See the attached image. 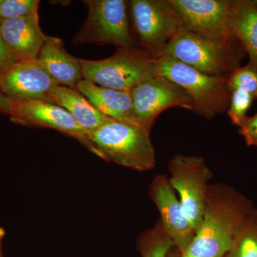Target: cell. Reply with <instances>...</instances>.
I'll list each match as a JSON object with an SVG mask.
<instances>
[{
	"instance_id": "2",
	"label": "cell",
	"mask_w": 257,
	"mask_h": 257,
	"mask_svg": "<svg viewBox=\"0 0 257 257\" xmlns=\"http://www.w3.org/2000/svg\"><path fill=\"white\" fill-rule=\"evenodd\" d=\"M150 131L139 123L111 119L89 135V138L96 149V156L144 172L156 165Z\"/></svg>"
},
{
	"instance_id": "10",
	"label": "cell",
	"mask_w": 257,
	"mask_h": 257,
	"mask_svg": "<svg viewBox=\"0 0 257 257\" xmlns=\"http://www.w3.org/2000/svg\"><path fill=\"white\" fill-rule=\"evenodd\" d=\"M58 86L38 59L15 62L0 73V92L15 102L54 103Z\"/></svg>"
},
{
	"instance_id": "26",
	"label": "cell",
	"mask_w": 257,
	"mask_h": 257,
	"mask_svg": "<svg viewBox=\"0 0 257 257\" xmlns=\"http://www.w3.org/2000/svg\"><path fill=\"white\" fill-rule=\"evenodd\" d=\"M15 104L14 101L0 92V112L5 113L10 116L14 112Z\"/></svg>"
},
{
	"instance_id": "8",
	"label": "cell",
	"mask_w": 257,
	"mask_h": 257,
	"mask_svg": "<svg viewBox=\"0 0 257 257\" xmlns=\"http://www.w3.org/2000/svg\"><path fill=\"white\" fill-rule=\"evenodd\" d=\"M182 28L193 34L226 45L239 40L233 30V3L227 0H170Z\"/></svg>"
},
{
	"instance_id": "28",
	"label": "cell",
	"mask_w": 257,
	"mask_h": 257,
	"mask_svg": "<svg viewBox=\"0 0 257 257\" xmlns=\"http://www.w3.org/2000/svg\"><path fill=\"white\" fill-rule=\"evenodd\" d=\"M5 231L3 228L0 227V257H3V251H2V242L4 239Z\"/></svg>"
},
{
	"instance_id": "3",
	"label": "cell",
	"mask_w": 257,
	"mask_h": 257,
	"mask_svg": "<svg viewBox=\"0 0 257 257\" xmlns=\"http://www.w3.org/2000/svg\"><path fill=\"white\" fill-rule=\"evenodd\" d=\"M157 76L165 77L183 89L192 99L194 112L212 119L229 105L228 78L211 77L166 56L155 57Z\"/></svg>"
},
{
	"instance_id": "30",
	"label": "cell",
	"mask_w": 257,
	"mask_h": 257,
	"mask_svg": "<svg viewBox=\"0 0 257 257\" xmlns=\"http://www.w3.org/2000/svg\"><path fill=\"white\" fill-rule=\"evenodd\" d=\"M256 3H257V1H256Z\"/></svg>"
},
{
	"instance_id": "27",
	"label": "cell",
	"mask_w": 257,
	"mask_h": 257,
	"mask_svg": "<svg viewBox=\"0 0 257 257\" xmlns=\"http://www.w3.org/2000/svg\"><path fill=\"white\" fill-rule=\"evenodd\" d=\"M166 257H182V254L175 246H173L167 253Z\"/></svg>"
},
{
	"instance_id": "25",
	"label": "cell",
	"mask_w": 257,
	"mask_h": 257,
	"mask_svg": "<svg viewBox=\"0 0 257 257\" xmlns=\"http://www.w3.org/2000/svg\"><path fill=\"white\" fill-rule=\"evenodd\" d=\"M1 22L2 20H0V25ZM15 62L16 61L3 41L0 31V73L9 68L10 66L13 65Z\"/></svg>"
},
{
	"instance_id": "24",
	"label": "cell",
	"mask_w": 257,
	"mask_h": 257,
	"mask_svg": "<svg viewBox=\"0 0 257 257\" xmlns=\"http://www.w3.org/2000/svg\"><path fill=\"white\" fill-rule=\"evenodd\" d=\"M239 133L245 139L248 146H253L257 140V114L245 119L239 127Z\"/></svg>"
},
{
	"instance_id": "12",
	"label": "cell",
	"mask_w": 257,
	"mask_h": 257,
	"mask_svg": "<svg viewBox=\"0 0 257 257\" xmlns=\"http://www.w3.org/2000/svg\"><path fill=\"white\" fill-rule=\"evenodd\" d=\"M15 103L14 112L10 116L13 122L24 126L53 128L75 139L89 151L96 155L97 154L87 134L62 106L40 101Z\"/></svg>"
},
{
	"instance_id": "21",
	"label": "cell",
	"mask_w": 257,
	"mask_h": 257,
	"mask_svg": "<svg viewBox=\"0 0 257 257\" xmlns=\"http://www.w3.org/2000/svg\"><path fill=\"white\" fill-rule=\"evenodd\" d=\"M227 88L230 93L241 90L257 99V71L249 64L239 67L228 78Z\"/></svg>"
},
{
	"instance_id": "14",
	"label": "cell",
	"mask_w": 257,
	"mask_h": 257,
	"mask_svg": "<svg viewBox=\"0 0 257 257\" xmlns=\"http://www.w3.org/2000/svg\"><path fill=\"white\" fill-rule=\"evenodd\" d=\"M2 37L16 62L37 60L47 35L37 16L2 20Z\"/></svg>"
},
{
	"instance_id": "19",
	"label": "cell",
	"mask_w": 257,
	"mask_h": 257,
	"mask_svg": "<svg viewBox=\"0 0 257 257\" xmlns=\"http://www.w3.org/2000/svg\"><path fill=\"white\" fill-rule=\"evenodd\" d=\"M224 257H257V209L248 214Z\"/></svg>"
},
{
	"instance_id": "17",
	"label": "cell",
	"mask_w": 257,
	"mask_h": 257,
	"mask_svg": "<svg viewBox=\"0 0 257 257\" xmlns=\"http://www.w3.org/2000/svg\"><path fill=\"white\" fill-rule=\"evenodd\" d=\"M54 103L68 111L88 136L111 119L98 111L76 89L59 85L54 95Z\"/></svg>"
},
{
	"instance_id": "29",
	"label": "cell",
	"mask_w": 257,
	"mask_h": 257,
	"mask_svg": "<svg viewBox=\"0 0 257 257\" xmlns=\"http://www.w3.org/2000/svg\"><path fill=\"white\" fill-rule=\"evenodd\" d=\"M253 146H256L257 147V140L256 142H255L254 144H253Z\"/></svg>"
},
{
	"instance_id": "9",
	"label": "cell",
	"mask_w": 257,
	"mask_h": 257,
	"mask_svg": "<svg viewBox=\"0 0 257 257\" xmlns=\"http://www.w3.org/2000/svg\"><path fill=\"white\" fill-rule=\"evenodd\" d=\"M168 170L171 185L179 193L184 213L197 231L202 222L212 171L202 157L183 155L170 159Z\"/></svg>"
},
{
	"instance_id": "18",
	"label": "cell",
	"mask_w": 257,
	"mask_h": 257,
	"mask_svg": "<svg viewBox=\"0 0 257 257\" xmlns=\"http://www.w3.org/2000/svg\"><path fill=\"white\" fill-rule=\"evenodd\" d=\"M233 30L249 56V64L257 71V3L238 0L233 3Z\"/></svg>"
},
{
	"instance_id": "1",
	"label": "cell",
	"mask_w": 257,
	"mask_h": 257,
	"mask_svg": "<svg viewBox=\"0 0 257 257\" xmlns=\"http://www.w3.org/2000/svg\"><path fill=\"white\" fill-rule=\"evenodd\" d=\"M253 208L230 186L209 184L202 222L182 257H224Z\"/></svg>"
},
{
	"instance_id": "15",
	"label": "cell",
	"mask_w": 257,
	"mask_h": 257,
	"mask_svg": "<svg viewBox=\"0 0 257 257\" xmlns=\"http://www.w3.org/2000/svg\"><path fill=\"white\" fill-rule=\"evenodd\" d=\"M37 59L59 85L77 89L84 79L79 59L66 51L58 37L46 36Z\"/></svg>"
},
{
	"instance_id": "11",
	"label": "cell",
	"mask_w": 257,
	"mask_h": 257,
	"mask_svg": "<svg viewBox=\"0 0 257 257\" xmlns=\"http://www.w3.org/2000/svg\"><path fill=\"white\" fill-rule=\"evenodd\" d=\"M130 93L137 121L150 130L157 116L166 109L178 107L194 111L192 99L187 92L160 76L147 79Z\"/></svg>"
},
{
	"instance_id": "13",
	"label": "cell",
	"mask_w": 257,
	"mask_h": 257,
	"mask_svg": "<svg viewBox=\"0 0 257 257\" xmlns=\"http://www.w3.org/2000/svg\"><path fill=\"white\" fill-rule=\"evenodd\" d=\"M149 194L160 212L162 227L175 247L183 253L192 243L196 231L187 219L169 177L163 175L155 177Z\"/></svg>"
},
{
	"instance_id": "23",
	"label": "cell",
	"mask_w": 257,
	"mask_h": 257,
	"mask_svg": "<svg viewBox=\"0 0 257 257\" xmlns=\"http://www.w3.org/2000/svg\"><path fill=\"white\" fill-rule=\"evenodd\" d=\"M253 97L251 94L241 90H234L231 93L227 114L231 122L236 126L242 125L247 118L246 112L252 104Z\"/></svg>"
},
{
	"instance_id": "5",
	"label": "cell",
	"mask_w": 257,
	"mask_h": 257,
	"mask_svg": "<svg viewBox=\"0 0 257 257\" xmlns=\"http://www.w3.org/2000/svg\"><path fill=\"white\" fill-rule=\"evenodd\" d=\"M83 78L97 85L131 92L137 86L155 77V59L136 47H121L108 58L81 60Z\"/></svg>"
},
{
	"instance_id": "22",
	"label": "cell",
	"mask_w": 257,
	"mask_h": 257,
	"mask_svg": "<svg viewBox=\"0 0 257 257\" xmlns=\"http://www.w3.org/2000/svg\"><path fill=\"white\" fill-rule=\"evenodd\" d=\"M39 0H0V20L37 16Z\"/></svg>"
},
{
	"instance_id": "7",
	"label": "cell",
	"mask_w": 257,
	"mask_h": 257,
	"mask_svg": "<svg viewBox=\"0 0 257 257\" xmlns=\"http://www.w3.org/2000/svg\"><path fill=\"white\" fill-rule=\"evenodd\" d=\"M88 15L75 35L74 45L93 43L121 47H134L136 42L132 33L128 1L85 0Z\"/></svg>"
},
{
	"instance_id": "20",
	"label": "cell",
	"mask_w": 257,
	"mask_h": 257,
	"mask_svg": "<svg viewBox=\"0 0 257 257\" xmlns=\"http://www.w3.org/2000/svg\"><path fill=\"white\" fill-rule=\"evenodd\" d=\"M173 246V241L160 221L152 229L142 233L138 239V249L142 257H166Z\"/></svg>"
},
{
	"instance_id": "6",
	"label": "cell",
	"mask_w": 257,
	"mask_h": 257,
	"mask_svg": "<svg viewBox=\"0 0 257 257\" xmlns=\"http://www.w3.org/2000/svg\"><path fill=\"white\" fill-rule=\"evenodd\" d=\"M132 33L141 50L157 57L182 28L170 0L128 1Z\"/></svg>"
},
{
	"instance_id": "16",
	"label": "cell",
	"mask_w": 257,
	"mask_h": 257,
	"mask_svg": "<svg viewBox=\"0 0 257 257\" xmlns=\"http://www.w3.org/2000/svg\"><path fill=\"white\" fill-rule=\"evenodd\" d=\"M77 89L107 117L139 123L134 114L131 93L101 87L84 79L77 84Z\"/></svg>"
},
{
	"instance_id": "4",
	"label": "cell",
	"mask_w": 257,
	"mask_h": 257,
	"mask_svg": "<svg viewBox=\"0 0 257 257\" xmlns=\"http://www.w3.org/2000/svg\"><path fill=\"white\" fill-rule=\"evenodd\" d=\"M239 49L187 31L182 28L158 55L171 57L211 77L229 78L241 61Z\"/></svg>"
}]
</instances>
